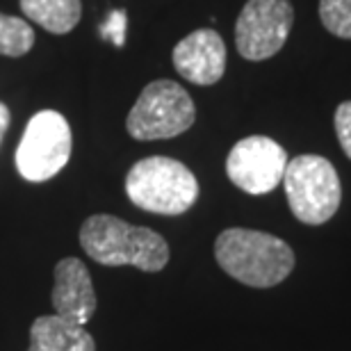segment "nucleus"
I'll return each instance as SVG.
<instances>
[{"instance_id": "6e6552de", "label": "nucleus", "mask_w": 351, "mask_h": 351, "mask_svg": "<svg viewBox=\"0 0 351 351\" xmlns=\"http://www.w3.org/2000/svg\"><path fill=\"white\" fill-rule=\"evenodd\" d=\"M290 162L285 149L271 137L251 135L240 139L226 158V173L242 192L261 196L269 194L283 182L285 167Z\"/></svg>"}, {"instance_id": "423d86ee", "label": "nucleus", "mask_w": 351, "mask_h": 351, "mask_svg": "<svg viewBox=\"0 0 351 351\" xmlns=\"http://www.w3.org/2000/svg\"><path fill=\"white\" fill-rule=\"evenodd\" d=\"M73 132L58 110H41L27 121L16 146V169L27 182H46L71 160Z\"/></svg>"}, {"instance_id": "0eeeda50", "label": "nucleus", "mask_w": 351, "mask_h": 351, "mask_svg": "<svg viewBox=\"0 0 351 351\" xmlns=\"http://www.w3.org/2000/svg\"><path fill=\"white\" fill-rule=\"evenodd\" d=\"M292 25L290 0H247L235 21L237 53L249 62L269 60L285 46Z\"/></svg>"}, {"instance_id": "2eb2a0df", "label": "nucleus", "mask_w": 351, "mask_h": 351, "mask_svg": "<svg viewBox=\"0 0 351 351\" xmlns=\"http://www.w3.org/2000/svg\"><path fill=\"white\" fill-rule=\"evenodd\" d=\"M335 135L345 156L351 160V101L340 103L335 110Z\"/></svg>"}, {"instance_id": "4468645a", "label": "nucleus", "mask_w": 351, "mask_h": 351, "mask_svg": "<svg viewBox=\"0 0 351 351\" xmlns=\"http://www.w3.org/2000/svg\"><path fill=\"white\" fill-rule=\"evenodd\" d=\"M319 21L333 37L351 39V0H319Z\"/></svg>"}, {"instance_id": "1a4fd4ad", "label": "nucleus", "mask_w": 351, "mask_h": 351, "mask_svg": "<svg viewBox=\"0 0 351 351\" xmlns=\"http://www.w3.org/2000/svg\"><path fill=\"white\" fill-rule=\"evenodd\" d=\"M173 66L192 85H217L226 71V44L221 34L210 27L189 32L173 48Z\"/></svg>"}, {"instance_id": "39448f33", "label": "nucleus", "mask_w": 351, "mask_h": 351, "mask_svg": "<svg viewBox=\"0 0 351 351\" xmlns=\"http://www.w3.org/2000/svg\"><path fill=\"white\" fill-rule=\"evenodd\" d=\"M196 121V105L185 87L173 80L149 82L132 105L125 130L132 139L153 142L171 139L187 132Z\"/></svg>"}, {"instance_id": "9b49d317", "label": "nucleus", "mask_w": 351, "mask_h": 351, "mask_svg": "<svg viewBox=\"0 0 351 351\" xmlns=\"http://www.w3.org/2000/svg\"><path fill=\"white\" fill-rule=\"evenodd\" d=\"M27 351H96V342L85 326L60 315H41L30 326Z\"/></svg>"}, {"instance_id": "9d476101", "label": "nucleus", "mask_w": 351, "mask_h": 351, "mask_svg": "<svg viewBox=\"0 0 351 351\" xmlns=\"http://www.w3.org/2000/svg\"><path fill=\"white\" fill-rule=\"evenodd\" d=\"M55 315L85 326L96 313V292L91 274L80 258H62L55 265V285L51 292Z\"/></svg>"}, {"instance_id": "dca6fc26", "label": "nucleus", "mask_w": 351, "mask_h": 351, "mask_svg": "<svg viewBox=\"0 0 351 351\" xmlns=\"http://www.w3.org/2000/svg\"><path fill=\"white\" fill-rule=\"evenodd\" d=\"M125 25H128V16H125V12L123 10H114L110 14L108 23L103 25V37L114 41V46H123Z\"/></svg>"}, {"instance_id": "f3484780", "label": "nucleus", "mask_w": 351, "mask_h": 351, "mask_svg": "<svg viewBox=\"0 0 351 351\" xmlns=\"http://www.w3.org/2000/svg\"><path fill=\"white\" fill-rule=\"evenodd\" d=\"M10 121H12V112L7 108L5 103H0V144L7 135V128H10Z\"/></svg>"}, {"instance_id": "f8f14e48", "label": "nucleus", "mask_w": 351, "mask_h": 351, "mask_svg": "<svg viewBox=\"0 0 351 351\" xmlns=\"http://www.w3.org/2000/svg\"><path fill=\"white\" fill-rule=\"evenodd\" d=\"M30 21L51 34H69L82 19V0H21Z\"/></svg>"}, {"instance_id": "f257e3e1", "label": "nucleus", "mask_w": 351, "mask_h": 351, "mask_svg": "<svg viewBox=\"0 0 351 351\" xmlns=\"http://www.w3.org/2000/svg\"><path fill=\"white\" fill-rule=\"evenodd\" d=\"M80 247L98 265H132L142 271H162L169 263V244L146 226L119 219L114 215H91L80 228Z\"/></svg>"}, {"instance_id": "20e7f679", "label": "nucleus", "mask_w": 351, "mask_h": 351, "mask_svg": "<svg viewBox=\"0 0 351 351\" xmlns=\"http://www.w3.org/2000/svg\"><path fill=\"white\" fill-rule=\"evenodd\" d=\"M283 187L292 215L308 226H322L338 213L342 185L335 167L326 158L297 156L285 167Z\"/></svg>"}, {"instance_id": "7ed1b4c3", "label": "nucleus", "mask_w": 351, "mask_h": 351, "mask_svg": "<svg viewBox=\"0 0 351 351\" xmlns=\"http://www.w3.org/2000/svg\"><path fill=\"white\" fill-rule=\"evenodd\" d=\"M125 194L146 213L178 217L199 199V180L178 160L151 156L130 167L125 176Z\"/></svg>"}, {"instance_id": "f03ea898", "label": "nucleus", "mask_w": 351, "mask_h": 351, "mask_svg": "<svg viewBox=\"0 0 351 351\" xmlns=\"http://www.w3.org/2000/svg\"><path fill=\"white\" fill-rule=\"evenodd\" d=\"M215 258L228 276L249 287H274L294 269V251L276 235L226 228L215 240Z\"/></svg>"}, {"instance_id": "ddd939ff", "label": "nucleus", "mask_w": 351, "mask_h": 351, "mask_svg": "<svg viewBox=\"0 0 351 351\" xmlns=\"http://www.w3.org/2000/svg\"><path fill=\"white\" fill-rule=\"evenodd\" d=\"M34 46V30L27 21L0 12V55L23 58Z\"/></svg>"}]
</instances>
